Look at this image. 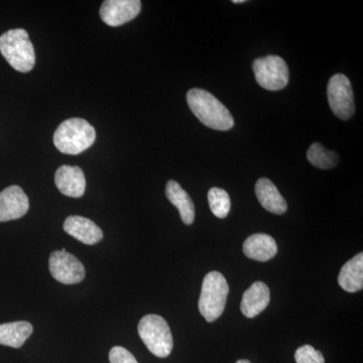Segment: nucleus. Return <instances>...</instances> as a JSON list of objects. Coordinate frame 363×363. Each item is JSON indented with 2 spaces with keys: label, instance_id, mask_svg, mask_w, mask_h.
Instances as JSON below:
<instances>
[{
  "label": "nucleus",
  "instance_id": "obj_1",
  "mask_svg": "<svg viewBox=\"0 0 363 363\" xmlns=\"http://www.w3.org/2000/svg\"><path fill=\"white\" fill-rule=\"evenodd\" d=\"M191 111L207 128L226 131L234 125L233 117L228 109L206 90L193 88L187 93Z\"/></svg>",
  "mask_w": 363,
  "mask_h": 363
},
{
  "label": "nucleus",
  "instance_id": "obj_2",
  "mask_svg": "<svg viewBox=\"0 0 363 363\" xmlns=\"http://www.w3.org/2000/svg\"><path fill=\"white\" fill-rule=\"evenodd\" d=\"M96 131L83 118H70L62 123L54 133L55 147L66 155H79L95 142Z\"/></svg>",
  "mask_w": 363,
  "mask_h": 363
},
{
  "label": "nucleus",
  "instance_id": "obj_3",
  "mask_svg": "<svg viewBox=\"0 0 363 363\" xmlns=\"http://www.w3.org/2000/svg\"><path fill=\"white\" fill-rule=\"evenodd\" d=\"M0 52L14 70L28 73L35 64V49L23 28L7 30L0 37Z\"/></svg>",
  "mask_w": 363,
  "mask_h": 363
},
{
  "label": "nucleus",
  "instance_id": "obj_4",
  "mask_svg": "<svg viewBox=\"0 0 363 363\" xmlns=\"http://www.w3.org/2000/svg\"><path fill=\"white\" fill-rule=\"evenodd\" d=\"M229 286L223 274L210 272L203 279L201 295L199 298V311L207 322H214L225 309Z\"/></svg>",
  "mask_w": 363,
  "mask_h": 363
},
{
  "label": "nucleus",
  "instance_id": "obj_5",
  "mask_svg": "<svg viewBox=\"0 0 363 363\" xmlns=\"http://www.w3.org/2000/svg\"><path fill=\"white\" fill-rule=\"evenodd\" d=\"M138 334L147 350L160 358H166L173 350L171 329L164 318L156 314L145 315L140 319Z\"/></svg>",
  "mask_w": 363,
  "mask_h": 363
},
{
  "label": "nucleus",
  "instance_id": "obj_6",
  "mask_svg": "<svg viewBox=\"0 0 363 363\" xmlns=\"http://www.w3.org/2000/svg\"><path fill=\"white\" fill-rule=\"evenodd\" d=\"M253 72L260 87L269 91L284 89L289 83V69L283 58L274 55L253 62Z\"/></svg>",
  "mask_w": 363,
  "mask_h": 363
},
{
  "label": "nucleus",
  "instance_id": "obj_7",
  "mask_svg": "<svg viewBox=\"0 0 363 363\" xmlns=\"http://www.w3.org/2000/svg\"><path fill=\"white\" fill-rule=\"evenodd\" d=\"M329 105L338 118L348 121L355 111L354 97L350 79L342 74L332 76L327 87Z\"/></svg>",
  "mask_w": 363,
  "mask_h": 363
},
{
  "label": "nucleus",
  "instance_id": "obj_8",
  "mask_svg": "<svg viewBox=\"0 0 363 363\" xmlns=\"http://www.w3.org/2000/svg\"><path fill=\"white\" fill-rule=\"evenodd\" d=\"M49 269L52 278L64 285H75L85 278V267L82 262L65 248L55 250L50 255Z\"/></svg>",
  "mask_w": 363,
  "mask_h": 363
},
{
  "label": "nucleus",
  "instance_id": "obj_9",
  "mask_svg": "<svg viewBox=\"0 0 363 363\" xmlns=\"http://www.w3.org/2000/svg\"><path fill=\"white\" fill-rule=\"evenodd\" d=\"M140 9V0H106L100 9V16L107 26H119L135 18Z\"/></svg>",
  "mask_w": 363,
  "mask_h": 363
},
{
  "label": "nucleus",
  "instance_id": "obj_10",
  "mask_svg": "<svg viewBox=\"0 0 363 363\" xmlns=\"http://www.w3.org/2000/svg\"><path fill=\"white\" fill-rule=\"evenodd\" d=\"M30 208L28 196L20 186H11L0 193V222L16 220Z\"/></svg>",
  "mask_w": 363,
  "mask_h": 363
},
{
  "label": "nucleus",
  "instance_id": "obj_11",
  "mask_svg": "<svg viewBox=\"0 0 363 363\" xmlns=\"http://www.w3.org/2000/svg\"><path fill=\"white\" fill-rule=\"evenodd\" d=\"M55 183L62 194L71 198L84 195L86 180L84 173L79 167L62 166L57 169Z\"/></svg>",
  "mask_w": 363,
  "mask_h": 363
},
{
  "label": "nucleus",
  "instance_id": "obj_12",
  "mask_svg": "<svg viewBox=\"0 0 363 363\" xmlns=\"http://www.w3.org/2000/svg\"><path fill=\"white\" fill-rule=\"evenodd\" d=\"M64 230L72 238L87 245H94L104 238V233L90 219L82 216H69L64 223Z\"/></svg>",
  "mask_w": 363,
  "mask_h": 363
},
{
  "label": "nucleus",
  "instance_id": "obj_13",
  "mask_svg": "<svg viewBox=\"0 0 363 363\" xmlns=\"http://www.w3.org/2000/svg\"><path fill=\"white\" fill-rule=\"evenodd\" d=\"M271 301L269 286L262 281H255L243 294L240 310L247 318H255L264 311Z\"/></svg>",
  "mask_w": 363,
  "mask_h": 363
},
{
  "label": "nucleus",
  "instance_id": "obj_14",
  "mask_svg": "<svg viewBox=\"0 0 363 363\" xmlns=\"http://www.w3.org/2000/svg\"><path fill=\"white\" fill-rule=\"evenodd\" d=\"M243 252L248 259L264 262L274 257L278 252V245L269 234H253L243 243Z\"/></svg>",
  "mask_w": 363,
  "mask_h": 363
},
{
  "label": "nucleus",
  "instance_id": "obj_15",
  "mask_svg": "<svg viewBox=\"0 0 363 363\" xmlns=\"http://www.w3.org/2000/svg\"><path fill=\"white\" fill-rule=\"evenodd\" d=\"M255 194L260 205L271 213L281 215L288 210L285 198L269 179L262 178L257 181L255 185Z\"/></svg>",
  "mask_w": 363,
  "mask_h": 363
},
{
  "label": "nucleus",
  "instance_id": "obj_16",
  "mask_svg": "<svg viewBox=\"0 0 363 363\" xmlns=\"http://www.w3.org/2000/svg\"><path fill=\"white\" fill-rule=\"evenodd\" d=\"M166 196L169 201L177 207L182 221L191 225L195 220V205L188 193L176 181H169L166 186Z\"/></svg>",
  "mask_w": 363,
  "mask_h": 363
},
{
  "label": "nucleus",
  "instance_id": "obj_17",
  "mask_svg": "<svg viewBox=\"0 0 363 363\" xmlns=\"http://www.w3.org/2000/svg\"><path fill=\"white\" fill-rule=\"evenodd\" d=\"M338 284L348 293H357L363 288V253H358L341 269Z\"/></svg>",
  "mask_w": 363,
  "mask_h": 363
},
{
  "label": "nucleus",
  "instance_id": "obj_18",
  "mask_svg": "<svg viewBox=\"0 0 363 363\" xmlns=\"http://www.w3.org/2000/svg\"><path fill=\"white\" fill-rule=\"evenodd\" d=\"M33 325L28 321L11 322L0 325V344L13 348H21L30 338Z\"/></svg>",
  "mask_w": 363,
  "mask_h": 363
},
{
  "label": "nucleus",
  "instance_id": "obj_19",
  "mask_svg": "<svg viewBox=\"0 0 363 363\" xmlns=\"http://www.w3.org/2000/svg\"><path fill=\"white\" fill-rule=\"evenodd\" d=\"M308 161L318 169H329L335 168L339 162L338 155L325 149L321 143H313L307 152Z\"/></svg>",
  "mask_w": 363,
  "mask_h": 363
},
{
  "label": "nucleus",
  "instance_id": "obj_20",
  "mask_svg": "<svg viewBox=\"0 0 363 363\" xmlns=\"http://www.w3.org/2000/svg\"><path fill=\"white\" fill-rule=\"evenodd\" d=\"M208 202H209L212 213L218 218H225L230 212V197L223 189H210L209 192H208Z\"/></svg>",
  "mask_w": 363,
  "mask_h": 363
},
{
  "label": "nucleus",
  "instance_id": "obj_21",
  "mask_svg": "<svg viewBox=\"0 0 363 363\" xmlns=\"http://www.w3.org/2000/svg\"><path fill=\"white\" fill-rule=\"evenodd\" d=\"M295 360L297 363H325L322 353L311 345L298 347L295 352Z\"/></svg>",
  "mask_w": 363,
  "mask_h": 363
},
{
  "label": "nucleus",
  "instance_id": "obj_22",
  "mask_svg": "<svg viewBox=\"0 0 363 363\" xmlns=\"http://www.w3.org/2000/svg\"><path fill=\"white\" fill-rule=\"evenodd\" d=\"M111 363H138L131 352L121 346H114L109 352Z\"/></svg>",
  "mask_w": 363,
  "mask_h": 363
},
{
  "label": "nucleus",
  "instance_id": "obj_23",
  "mask_svg": "<svg viewBox=\"0 0 363 363\" xmlns=\"http://www.w3.org/2000/svg\"><path fill=\"white\" fill-rule=\"evenodd\" d=\"M233 4H245V0H233Z\"/></svg>",
  "mask_w": 363,
  "mask_h": 363
},
{
  "label": "nucleus",
  "instance_id": "obj_24",
  "mask_svg": "<svg viewBox=\"0 0 363 363\" xmlns=\"http://www.w3.org/2000/svg\"><path fill=\"white\" fill-rule=\"evenodd\" d=\"M235 363H252V362H250V360L240 359V360H238V362H236Z\"/></svg>",
  "mask_w": 363,
  "mask_h": 363
}]
</instances>
